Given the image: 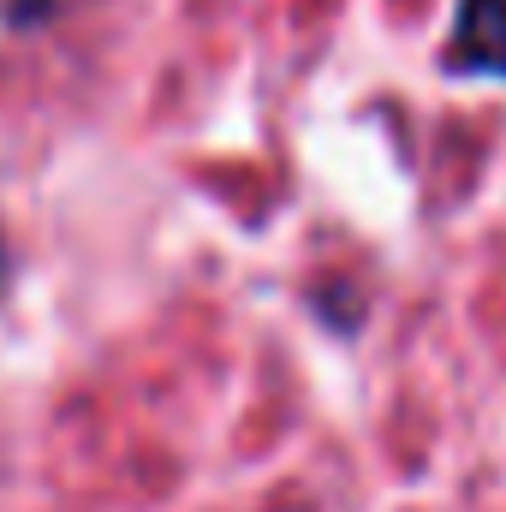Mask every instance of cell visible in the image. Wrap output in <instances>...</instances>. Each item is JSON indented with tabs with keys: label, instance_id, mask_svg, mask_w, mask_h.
<instances>
[{
	"label": "cell",
	"instance_id": "6da1fadb",
	"mask_svg": "<svg viewBox=\"0 0 506 512\" xmlns=\"http://www.w3.org/2000/svg\"><path fill=\"white\" fill-rule=\"evenodd\" d=\"M447 66L459 78H506V0H459Z\"/></svg>",
	"mask_w": 506,
	"mask_h": 512
},
{
	"label": "cell",
	"instance_id": "7a4b0ae2",
	"mask_svg": "<svg viewBox=\"0 0 506 512\" xmlns=\"http://www.w3.org/2000/svg\"><path fill=\"white\" fill-rule=\"evenodd\" d=\"M0 286H6V245H0Z\"/></svg>",
	"mask_w": 506,
	"mask_h": 512
}]
</instances>
